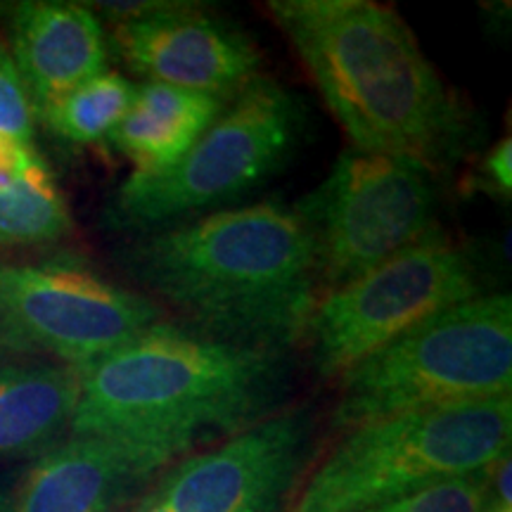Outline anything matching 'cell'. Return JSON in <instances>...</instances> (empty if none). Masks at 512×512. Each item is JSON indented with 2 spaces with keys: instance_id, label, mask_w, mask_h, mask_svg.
<instances>
[{
  "instance_id": "52a82bcc",
  "label": "cell",
  "mask_w": 512,
  "mask_h": 512,
  "mask_svg": "<svg viewBox=\"0 0 512 512\" xmlns=\"http://www.w3.org/2000/svg\"><path fill=\"white\" fill-rule=\"evenodd\" d=\"M482 294L472 256L434 228L361 278L318 294L304 339L318 373L339 380L422 320Z\"/></svg>"
},
{
  "instance_id": "ba28073f",
  "label": "cell",
  "mask_w": 512,
  "mask_h": 512,
  "mask_svg": "<svg viewBox=\"0 0 512 512\" xmlns=\"http://www.w3.org/2000/svg\"><path fill=\"white\" fill-rule=\"evenodd\" d=\"M164 311L152 297L74 261H0V351L86 368L126 347Z\"/></svg>"
},
{
  "instance_id": "6da1fadb",
  "label": "cell",
  "mask_w": 512,
  "mask_h": 512,
  "mask_svg": "<svg viewBox=\"0 0 512 512\" xmlns=\"http://www.w3.org/2000/svg\"><path fill=\"white\" fill-rule=\"evenodd\" d=\"M124 264L147 294L185 313L197 330L261 347L304 339L318 299L311 230L283 202L150 230L126 247Z\"/></svg>"
},
{
  "instance_id": "603a6c76",
  "label": "cell",
  "mask_w": 512,
  "mask_h": 512,
  "mask_svg": "<svg viewBox=\"0 0 512 512\" xmlns=\"http://www.w3.org/2000/svg\"><path fill=\"white\" fill-rule=\"evenodd\" d=\"M486 512H512V505H498V503L491 501L489 510H486Z\"/></svg>"
},
{
  "instance_id": "ffe728a7",
  "label": "cell",
  "mask_w": 512,
  "mask_h": 512,
  "mask_svg": "<svg viewBox=\"0 0 512 512\" xmlns=\"http://www.w3.org/2000/svg\"><path fill=\"white\" fill-rule=\"evenodd\" d=\"M482 181L498 197L508 200L512 192V145L510 138L498 140V143L486 152L482 162Z\"/></svg>"
},
{
  "instance_id": "277c9868",
  "label": "cell",
  "mask_w": 512,
  "mask_h": 512,
  "mask_svg": "<svg viewBox=\"0 0 512 512\" xmlns=\"http://www.w3.org/2000/svg\"><path fill=\"white\" fill-rule=\"evenodd\" d=\"M512 396L396 413L344 430L292 512H361L489 470L510 453Z\"/></svg>"
},
{
  "instance_id": "7402d4cb",
  "label": "cell",
  "mask_w": 512,
  "mask_h": 512,
  "mask_svg": "<svg viewBox=\"0 0 512 512\" xmlns=\"http://www.w3.org/2000/svg\"><path fill=\"white\" fill-rule=\"evenodd\" d=\"M124 512H171V510L166 508L162 496L157 494L155 484H152L150 489L143 491V494L136 498V501H133L131 505H126Z\"/></svg>"
},
{
  "instance_id": "7a4b0ae2",
  "label": "cell",
  "mask_w": 512,
  "mask_h": 512,
  "mask_svg": "<svg viewBox=\"0 0 512 512\" xmlns=\"http://www.w3.org/2000/svg\"><path fill=\"white\" fill-rule=\"evenodd\" d=\"M268 10L302 57L351 150L444 174L470 121L396 10L373 0H273Z\"/></svg>"
},
{
  "instance_id": "44dd1931",
  "label": "cell",
  "mask_w": 512,
  "mask_h": 512,
  "mask_svg": "<svg viewBox=\"0 0 512 512\" xmlns=\"http://www.w3.org/2000/svg\"><path fill=\"white\" fill-rule=\"evenodd\" d=\"M41 162L34 145L19 143L10 136H0V185L15 183L29 169Z\"/></svg>"
},
{
  "instance_id": "5bb4252c",
  "label": "cell",
  "mask_w": 512,
  "mask_h": 512,
  "mask_svg": "<svg viewBox=\"0 0 512 512\" xmlns=\"http://www.w3.org/2000/svg\"><path fill=\"white\" fill-rule=\"evenodd\" d=\"M81 368L0 351V460L36 458L72 430Z\"/></svg>"
},
{
  "instance_id": "5b68a950",
  "label": "cell",
  "mask_w": 512,
  "mask_h": 512,
  "mask_svg": "<svg viewBox=\"0 0 512 512\" xmlns=\"http://www.w3.org/2000/svg\"><path fill=\"white\" fill-rule=\"evenodd\" d=\"M339 430L420 408L508 396L512 297L482 294L439 311L339 377Z\"/></svg>"
},
{
  "instance_id": "8992f818",
  "label": "cell",
  "mask_w": 512,
  "mask_h": 512,
  "mask_svg": "<svg viewBox=\"0 0 512 512\" xmlns=\"http://www.w3.org/2000/svg\"><path fill=\"white\" fill-rule=\"evenodd\" d=\"M302 124L297 98L278 81L256 76L171 169L131 174L105 219L119 230L150 233L233 207L290 159Z\"/></svg>"
},
{
  "instance_id": "2e32d148",
  "label": "cell",
  "mask_w": 512,
  "mask_h": 512,
  "mask_svg": "<svg viewBox=\"0 0 512 512\" xmlns=\"http://www.w3.org/2000/svg\"><path fill=\"white\" fill-rule=\"evenodd\" d=\"M69 228L72 216L43 159L15 183L0 185V247L50 245Z\"/></svg>"
},
{
  "instance_id": "8fae6325",
  "label": "cell",
  "mask_w": 512,
  "mask_h": 512,
  "mask_svg": "<svg viewBox=\"0 0 512 512\" xmlns=\"http://www.w3.org/2000/svg\"><path fill=\"white\" fill-rule=\"evenodd\" d=\"M112 43L147 83L233 98L256 79L261 53L233 24L185 3L117 22Z\"/></svg>"
},
{
  "instance_id": "9a60e30c",
  "label": "cell",
  "mask_w": 512,
  "mask_h": 512,
  "mask_svg": "<svg viewBox=\"0 0 512 512\" xmlns=\"http://www.w3.org/2000/svg\"><path fill=\"white\" fill-rule=\"evenodd\" d=\"M226 100L164 83L136 86L131 110L114 128L110 143L131 159L136 176L162 174L214 124Z\"/></svg>"
},
{
  "instance_id": "d6986e66",
  "label": "cell",
  "mask_w": 512,
  "mask_h": 512,
  "mask_svg": "<svg viewBox=\"0 0 512 512\" xmlns=\"http://www.w3.org/2000/svg\"><path fill=\"white\" fill-rule=\"evenodd\" d=\"M34 105L19 76L10 50L0 41V136L34 145Z\"/></svg>"
},
{
  "instance_id": "ac0fdd59",
  "label": "cell",
  "mask_w": 512,
  "mask_h": 512,
  "mask_svg": "<svg viewBox=\"0 0 512 512\" xmlns=\"http://www.w3.org/2000/svg\"><path fill=\"white\" fill-rule=\"evenodd\" d=\"M491 470L451 479L361 512H486L491 505Z\"/></svg>"
},
{
  "instance_id": "30bf717a",
  "label": "cell",
  "mask_w": 512,
  "mask_h": 512,
  "mask_svg": "<svg viewBox=\"0 0 512 512\" xmlns=\"http://www.w3.org/2000/svg\"><path fill=\"white\" fill-rule=\"evenodd\" d=\"M309 411H278L157 477L171 512H283L311 441Z\"/></svg>"
},
{
  "instance_id": "e0dca14e",
  "label": "cell",
  "mask_w": 512,
  "mask_h": 512,
  "mask_svg": "<svg viewBox=\"0 0 512 512\" xmlns=\"http://www.w3.org/2000/svg\"><path fill=\"white\" fill-rule=\"evenodd\" d=\"M136 86L119 72H102L95 79L62 95L38 117L55 136L74 145H93L110 140L114 128L131 110Z\"/></svg>"
},
{
  "instance_id": "9c48e42d",
  "label": "cell",
  "mask_w": 512,
  "mask_h": 512,
  "mask_svg": "<svg viewBox=\"0 0 512 512\" xmlns=\"http://www.w3.org/2000/svg\"><path fill=\"white\" fill-rule=\"evenodd\" d=\"M434 176L403 159L347 150L297 204L325 292L361 278L434 228Z\"/></svg>"
},
{
  "instance_id": "4fadbf2b",
  "label": "cell",
  "mask_w": 512,
  "mask_h": 512,
  "mask_svg": "<svg viewBox=\"0 0 512 512\" xmlns=\"http://www.w3.org/2000/svg\"><path fill=\"white\" fill-rule=\"evenodd\" d=\"M10 55L34 112L41 114L105 72L107 41L100 17L88 5L31 0L12 12Z\"/></svg>"
},
{
  "instance_id": "7c38bea8",
  "label": "cell",
  "mask_w": 512,
  "mask_h": 512,
  "mask_svg": "<svg viewBox=\"0 0 512 512\" xmlns=\"http://www.w3.org/2000/svg\"><path fill=\"white\" fill-rule=\"evenodd\" d=\"M178 458L124 437H67L0 486V512H124Z\"/></svg>"
},
{
  "instance_id": "3957f363",
  "label": "cell",
  "mask_w": 512,
  "mask_h": 512,
  "mask_svg": "<svg viewBox=\"0 0 512 512\" xmlns=\"http://www.w3.org/2000/svg\"><path fill=\"white\" fill-rule=\"evenodd\" d=\"M287 382L283 349L162 320L81 368L69 437L147 441L181 460L204 441L233 437L278 413Z\"/></svg>"
}]
</instances>
